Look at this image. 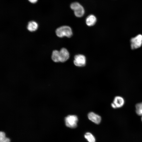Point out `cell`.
Wrapping results in <instances>:
<instances>
[{
    "mask_svg": "<svg viewBox=\"0 0 142 142\" xmlns=\"http://www.w3.org/2000/svg\"><path fill=\"white\" fill-rule=\"evenodd\" d=\"M125 102L124 99L122 97L117 96L114 98L113 102L111 103V105L114 109L120 108L124 105Z\"/></svg>",
    "mask_w": 142,
    "mask_h": 142,
    "instance_id": "cell-6",
    "label": "cell"
},
{
    "mask_svg": "<svg viewBox=\"0 0 142 142\" xmlns=\"http://www.w3.org/2000/svg\"><path fill=\"white\" fill-rule=\"evenodd\" d=\"M38 24L34 21L29 22L27 26V29L29 31L34 32L36 31L38 29Z\"/></svg>",
    "mask_w": 142,
    "mask_h": 142,
    "instance_id": "cell-10",
    "label": "cell"
},
{
    "mask_svg": "<svg viewBox=\"0 0 142 142\" xmlns=\"http://www.w3.org/2000/svg\"><path fill=\"white\" fill-rule=\"evenodd\" d=\"M141 116V121H142V116Z\"/></svg>",
    "mask_w": 142,
    "mask_h": 142,
    "instance_id": "cell-16",
    "label": "cell"
},
{
    "mask_svg": "<svg viewBox=\"0 0 142 142\" xmlns=\"http://www.w3.org/2000/svg\"><path fill=\"white\" fill-rule=\"evenodd\" d=\"M77 116L74 115H69L66 117L65 119L66 125L68 127L74 128L77 126L78 121Z\"/></svg>",
    "mask_w": 142,
    "mask_h": 142,
    "instance_id": "cell-3",
    "label": "cell"
},
{
    "mask_svg": "<svg viewBox=\"0 0 142 142\" xmlns=\"http://www.w3.org/2000/svg\"><path fill=\"white\" fill-rule=\"evenodd\" d=\"M38 0H28V1L31 2L32 3H36Z\"/></svg>",
    "mask_w": 142,
    "mask_h": 142,
    "instance_id": "cell-15",
    "label": "cell"
},
{
    "mask_svg": "<svg viewBox=\"0 0 142 142\" xmlns=\"http://www.w3.org/2000/svg\"><path fill=\"white\" fill-rule=\"evenodd\" d=\"M135 112L139 116H142V102L137 103L135 106Z\"/></svg>",
    "mask_w": 142,
    "mask_h": 142,
    "instance_id": "cell-12",
    "label": "cell"
},
{
    "mask_svg": "<svg viewBox=\"0 0 142 142\" xmlns=\"http://www.w3.org/2000/svg\"><path fill=\"white\" fill-rule=\"evenodd\" d=\"M97 21L96 17L92 14L90 15L87 18L86 23L87 25L89 26L94 25Z\"/></svg>",
    "mask_w": 142,
    "mask_h": 142,
    "instance_id": "cell-9",
    "label": "cell"
},
{
    "mask_svg": "<svg viewBox=\"0 0 142 142\" xmlns=\"http://www.w3.org/2000/svg\"><path fill=\"white\" fill-rule=\"evenodd\" d=\"M59 51L60 62H64L69 58V54L67 50L65 48H62Z\"/></svg>",
    "mask_w": 142,
    "mask_h": 142,
    "instance_id": "cell-7",
    "label": "cell"
},
{
    "mask_svg": "<svg viewBox=\"0 0 142 142\" xmlns=\"http://www.w3.org/2000/svg\"><path fill=\"white\" fill-rule=\"evenodd\" d=\"M52 60L55 62H60L59 51L57 50H54L52 53L51 56Z\"/></svg>",
    "mask_w": 142,
    "mask_h": 142,
    "instance_id": "cell-11",
    "label": "cell"
},
{
    "mask_svg": "<svg viewBox=\"0 0 142 142\" xmlns=\"http://www.w3.org/2000/svg\"><path fill=\"white\" fill-rule=\"evenodd\" d=\"M55 33L58 37L60 38L64 37L70 38L73 34L71 28L67 26H63L57 28L56 30Z\"/></svg>",
    "mask_w": 142,
    "mask_h": 142,
    "instance_id": "cell-1",
    "label": "cell"
},
{
    "mask_svg": "<svg viewBox=\"0 0 142 142\" xmlns=\"http://www.w3.org/2000/svg\"><path fill=\"white\" fill-rule=\"evenodd\" d=\"M0 142H10V139L7 138L5 133L2 131L0 132Z\"/></svg>",
    "mask_w": 142,
    "mask_h": 142,
    "instance_id": "cell-14",
    "label": "cell"
},
{
    "mask_svg": "<svg viewBox=\"0 0 142 142\" xmlns=\"http://www.w3.org/2000/svg\"><path fill=\"white\" fill-rule=\"evenodd\" d=\"M71 8L74 11L75 15L77 17H82L84 13V10L83 7L79 3L74 2L70 5Z\"/></svg>",
    "mask_w": 142,
    "mask_h": 142,
    "instance_id": "cell-2",
    "label": "cell"
},
{
    "mask_svg": "<svg viewBox=\"0 0 142 142\" xmlns=\"http://www.w3.org/2000/svg\"><path fill=\"white\" fill-rule=\"evenodd\" d=\"M85 138L89 142H95V139L94 137L90 133L87 132L84 135Z\"/></svg>",
    "mask_w": 142,
    "mask_h": 142,
    "instance_id": "cell-13",
    "label": "cell"
},
{
    "mask_svg": "<svg viewBox=\"0 0 142 142\" xmlns=\"http://www.w3.org/2000/svg\"><path fill=\"white\" fill-rule=\"evenodd\" d=\"M131 47L133 49L138 48L142 44V35L139 34L132 38L130 40Z\"/></svg>",
    "mask_w": 142,
    "mask_h": 142,
    "instance_id": "cell-4",
    "label": "cell"
},
{
    "mask_svg": "<svg viewBox=\"0 0 142 142\" xmlns=\"http://www.w3.org/2000/svg\"><path fill=\"white\" fill-rule=\"evenodd\" d=\"M88 117L90 120L97 124H99L101 120V117L99 115L93 112L89 113Z\"/></svg>",
    "mask_w": 142,
    "mask_h": 142,
    "instance_id": "cell-8",
    "label": "cell"
},
{
    "mask_svg": "<svg viewBox=\"0 0 142 142\" xmlns=\"http://www.w3.org/2000/svg\"><path fill=\"white\" fill-rule=\"evenodd\" d=\"M74 63L76 66L82 67L84 66L86 63V58L84 55L79 54L74 57Z\"/></svg>",
    "mask_w": 142,
    "mask_h": 142,
    "instance_id": "cell-5",
    "label": "cell"
}]
</instances>
